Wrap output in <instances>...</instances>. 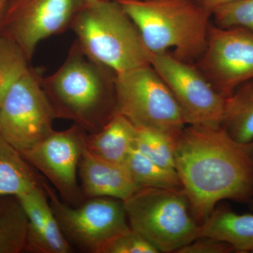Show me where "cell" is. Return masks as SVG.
<instances>
[{
	"label": "cell",
	"instance_id": "3",
	"mask_svg": "<svg viewBox=\"0 0 253 253\" xmlns=\"http://www.w3.org/2000/svg\"><path fill=\"white\" fill-rule=\"evenodd\" d=\"M152 54L169 52L191 63L207 46L212 15L196 0H116Z\"/></svg>",
	"mask_w": 253,
	"mask_h": 253
},
{
	"label": "cell",
	"instance_id": "23",
	"mask_svg": "<svg viewBox=\"0 0 253 253\" xmlns=\"http://www.w3.org/2000/svg\"><path fill=\"white\" fill-rule=\"evenodd\" d=\"M212 17L217 27L243 28L253 33V0L223 5L212 11Z\"/></svg>",
	"mask_w": 253,
	"mask_h": 253
},
{
	"label": "cell",
	"instance_id": "30",
	"mask_svg": "<svg viewBox=\"0 0 253 253\" xmlns=\"http://www.w3.org/2000/svg\"><path fill=\"white\" fill-rule=\"evenodd\" d=\"M251 204H252V207L253 208V201H251Z\"/></svg>",
	"mask_w": 253,
	"mask_h": 253
},
{
	"label": "cell",
	"instance_id": "9",
	"mask_svg": "<svg viewBox=\"0 0 253 253\" xmlns=\"http://www.w3.org/2000/svg\"><path fill=\"white\" fill-rule=\"evenodd\" d=\"M149 61L170 89L188 125L220 126L226 98L197 66L170 52H150Z\"/></svg>",
	"mask_w": 253,
	"mask_h": 253
},
{
	"label": "cell",
	"instance_id": "22",
	"mask_svg": "<svg viewBox=\"0 0 253 253\" xmlns=\"http://www.w3.org/2000/svg\"><path fill=\"white\" fill-rule=\"evenodd\" d=\"M134 147L151 161L163 167L175 169L174 139L167 134L148 128L136 127Z\"/></svg>",
	"mask_w": 253,
	"mask_h": 253
},
{
	"label": "cell",
	"instance_id": "24",
	"mask_svg": "<svg viewBox=\"0 0 253 253\" xmlns=\"http://www.w3.org/2000/svg\"><path fill=\"white\" fill-rule=\"evenodd\" d=\"M101 253H160L159 251L139 232L129 227L114 236Z\"/></svg>",
	"mask_w": 253,
	"mask_h": 253
},
{
	"label": "cell",
	"instance_id": "14",
	"mask_svg": "<svg viewBox=\"0 0 253 253\" xmlns=\"http://www.w3.org/2000/svg\"><path fill=\"white\" fill-rule=\"evenodd\" d=\"M28 219L26 251L70 253L73 247L61 231L42 185L18 196Z\"/></svg>",
	"mask_w": 253,
	"mask_h": 253
},
{
	"label": "cell",
	"instance_id": "18",
	"mask_svg": "<svg viewBox=\"0 0 253 253\" xmlns=\"http://www.w3.org/2000/svg\"><path fill=\"white\" fill-rule=\"evenodd\" d=\"M220 126L238 142L253 141V79L238 86L226 98Z\"/></svg>",
	"mask_w": 253,
	"mask_h": 253
},
{
	"label": "cell",
	"instance_id": "12",
	"mask_svg": "<svg viewBox=\"0 0 253 253\" xmlns=\"http://www.w3.org/2000/svg\"><path fill=\"white\" fill-rule=\"evenodd\" d=\"M198 68L226 98L253 79V33L243 28H221L211 23L207 46Z\"/></svg>",
	"mask_w": 253,
	"mask_h": 253
},
{
	"label": "cell",
	"instance_id": "28",
	"mask_svg": "<svg viewBox=\"0 0 253 253\" xmlns=\"http://www.w3.org/2000/svg\"><path fill=\"white\" fill-rule=\"evenodd\" d=\"M82 2H87V1H96V0H81Z\"/></svg>",
	"mask_w": 253,
	"mask_h": 253
},
{
	"label": "cell",
	"instance_id": "5",
	"mask_svg": "<svg viewBox=\"0 0 253 253\" xmlns=\"http://www.w3.org/2000/svg\"><path fill=\"white\" fill-rule=\"evenodd\" d=\"M123 204L129 226L160 253H176L201 236L184 189L141 187Z\"/></svg>",
	"mask_w": 253,
	"mask_h": 253
},
{
	"label": "cell",
	"instance_id": "6",
	"mask_svg": "<svg viewBox=\"0 0 253 253\" xmlns=\"http://www.w3.org/2000/svg\"><path fill=\"white\" fill-rule=\"evenodd\" d=\"M116 113L136 127L148 128L175 139L187 126L170 89L152 66L115 74Z\"/></svg>",
	"mask_w": 253,
	"mask_h": 253
},
{
	"label": "cell",
	"instance_id": "2",
	"mask_svg": "<svg viewBox=\"0 0 253 253\" xmlns=\"http://www.w3.org/2000/svg\"><path fill=\"white\" fill-rule=\"evenodd\" d=\"M115 73L73 43L63 64L42 77L56 118L72 121L86 132L99 131L116 113Z\"/></svg>",
	"mask_w": 253,
	"mask_h": 253
},
{
	"label": "cell",
	"instance_id": "17",
	"mask_svg": "<svg viewBox=\"0 0 253 253\" xmlns=\"http://www.w3.org/2000/svg\"><path fill=\"white\" fill-rule=\"evenodd\" d=\"M43 176L0 136V196H18L42 186Z\"/></svg>",
	"mask_w": 253,
	"mask_h": 253
},
{
	"label": "cell",
	"instance_id": "29",
	"mask_svg": "<svg viewBox=\"0 0 253 253\" xmlns=\"http://www.w3.org/2000/svg\"><path fill=\"white\" fill-rule=\"evenodd\" d=\"M1 11H2V10L0 9V19H1Z\"/></svg>",
	"mask_w": 253,
	"mask_h": 253
},
{
	"label": "cell",
	"instance_id": "21",
	"mask_svg": "<svg viewBox=\"0 0 253 253\" xmlns=\"http://www.w3.org/2000/svg\"><path fill=\"white\" fill-rule=\"evenodd\" d=\"M29 62L14 41L0 34V104L11 86L27 72Z\"/></svg>",
	"mask_w": 253,
	"mask_h": 253
},
{
	"label": "cell",
	"instance_id": "10",
	"mask_svg": "<svg viewBox=\"0 0 253 253\" xmlns=\"http://www.w3.org/2000/svg\"><path fill=\"white\" fill-rule=\"evenodd\" d=\"M87 133L73 123L65 130L54 131L27 151L23 157L57 191L63 202L77 206L85 201L78 184V166Z\"/></svg>",
	"mask_w": 253,
	"mask_h": 253
},
{
	"label": "cell",
	"instance_id": "27",
	"mask_svg": "<svg viewBox=\"0 0 253 253\" xmlns=\"http://www.w3.org/2000/svg\"><path fill=\"white\" fill-rule=\"evenodd\" d=\"M7 0H0V9L2 10Z\"/></svg>",
	"mask_w": 253,
	"mask_h": 253
},
{
	"label": "cell",
	"instance_id": "8",
	"mask_svg": "<svg viewBox=\"0 0 253 253\" xmlns=\"http://www.w3.org/2000/svg\"><path fill=\"white\" fill-rule=\"evenodd\" d=\"M42 76L30 68L11 86L0 104V136L20 152L54 131V109L42 86Z\"/></svg>",
	"mask_w": 253,
	"mask_h": 253
},
{
	"label": "cell",
	"instance_id": "11",
	"mask_svg": "<svg viewBox=\"0 0 253 253\" xmlns=\"http://www.w3.org/2000/svg\"><path fill=\"white\" fill-rule=\"evenodd\" d=\"M81 0H16L0 19L2 35L33 59L41 42L71 27Z\"/></svg>",
	"mask_w": 253,
	"mask_h": 253
},
{
	"label": "cell",
	"instance_id": "13",
	"mask_svg": "<svg viewBox=\"0 0 253 253\" xmlns=\"http://www.w3.org/2000/svg\"><path fill=\"white\" fill-rule=\"evenodd\" d=\"M78 173L84 200L96 197L113 198L125 201L141 189L125 163L106 161L84 148Z\"/></svg>",
	"mask_w": 253,
	"mask_h": 253
},
{
	"label": "cell",
	"instance_id": "25",
	"mask_svg": "<svg viewBox=\"0 0 253 253\" xmlns=\"http://www.w3.org/2000/svg\"><path fill=\"white\" fill-rule=\"evenodd\" d=\"M235 253L232 246L224 241L200 236L176 253Z\"/></svg>",
	"mask_w": 253,
	"mask_h": 253
},
{
	"label": "cell",
	"instance_id": "19",
	"mask_svg": "<svg viewBox=\"0 0 253 253\" xmlns=\"http://www.w3.org/2000/svg\"><path fill=\"white\" fill-rule=\"evenodd\" d=\"M28 219L18 196H0V253L26 251Z\"/></svg>",
	"mask_w": 253,
	"mask_h": 253
},
{
	"label": "cell",
	"instance_id": "16",
	"mask_svg": "<svg viewBox=\"0 0 253 253\" xmlns=\"http://www.w3.org/2000/svg\"><path fill=\"white\" fill-rule=\"evenodd\" d=\"M201 236L221 240L235 253H253V214H239L231 208H215L201 225Z\"/></svg>",
	"mask_w": 253,
	"mask_h": 253
},
{
	"label": "cell",
	"instance_id": "7",
	"mask_svg": "<svg viewBox=\"0 0 253 253\" xmlns=\"http://www.w3.org/2000/svg\"><path fill=\"white\" fill-rule=\"evenodd\" d=\"M42 185L61 231L72 247L84 253H101L110 240L130 227L121 200L91 198L71 206L59 199L44 176Z\"/></svg>",
	"mask_w": 253,
	"mask_h": 253
},
{
	"label": "cell",
	"instance_id": "15",
	"mask_svg": "<svg viewBox=\"0 0 253 253\" xmlns=\"http://www.w3.org/2000/svg\"><path fill=\"white\" fill-rule=\"evenodd\" d=\"M136 127L126 118L115 113L99 131L87 135L86 149L106 161L126 163L134 147Z\"/></svg>",
	"mask_w": 253,
	"mask_h": 253
},
{
	"label": "cell",
	"instance_id": "4",
	"mask_svg": "<svg viewBox=\"0 0 253 253\" xmlns=\"http://www.w3.org/2000/svg\"><path fill=\"white\" fill-rule=\"evenodd\" d=\"M71 28L83 51L115 74L150 66V52L116 0L83 3Z\"/></svg>",
	"mask_w": 253,
	"mask_h": 253
},
{
	"label": "cell",
	"instance_id": "1",
	"mask_svg": "<svg viewBox=\"0 0 253 253\" xmlns=\"http://www.w3.org/2000/svg\"><path fill=\"white\" fill-rule=\"evenodd\" d=\"M174 149L176 172L201 225L221 201H253V141L238 142L221 126L187 125Z\"/></svg>",
	"mask_w": 253,
	"mask_h": 253
},
{
	"label": "cell",
	"instance_id": "26",
	"mask_svg": "<svg viewBox=\"0 0 253 253\" xmlns=\"http://www.w3.org/2000/svg\"><path fill=\"white\" fill-rule=\"evenodd\" d=\"M237 1H239V0H196V2L201 7L211 13V15H212V11L219 6Z\"/></svg>",
	"mask_w": 253,
	"mask_h": 253
},
{
	"label": "cell",
	"instance_id": "20",
	"mask_svg": "<svg viewBox=\"0 0 253 253\" xmlns=\"http://www.w3.org/2000/svg\"><path fill=\"white\" fill-rule=\"evenodd\" d=\"M125 164L141 187L183 189L180 177L175 169L163 167L151 161L135 147L129 153Z\"/></svg>",
	"mask_w": 253,
	"mask_h": 253
}]
</instances>
